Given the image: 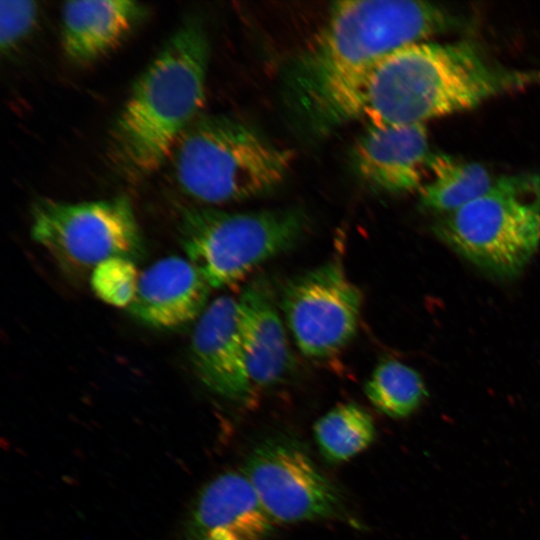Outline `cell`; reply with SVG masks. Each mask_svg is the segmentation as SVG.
<instances>
[{"instance_id": "1", "label": "cell", "mask_w": 540, "mask_h": 540, "mask_svg": "<svg viewBox=\"0 0 540 540\" xmlns=\"http://www.w3.org/2000/svg\"><path fill=\"white\" fill-rule=\"evenodd\" d=\"M462 24L456 13L432 2H336L320 31L288 65V105L308 131L328 134L359 118L365 85L387 56Z\"/></svg>"}, {"instance_id": "2", "label": "cell", "mask_w": 540, "mask_h": 540, "mask_svg": "<svg viewBox=\"0 0 540 540\" xmlns=\"http://www.w3.org/2000/svg\"><path fill=\"white\" fill-rule=\"evenodd\" d=\"M538 80L540 72L507 68L472 42L422 41L376 67L363 90L359 118L374 125L425 124Z\"/></svg>"}, {"instance_id": "3", "label": "cell", "mask_w": 540, "mask_h": 540, "mask_svg": "<svg viewBox=\"0 0 540 540\" xmlns=\"http://www.w3.org/2000/svg\"><path fill=\"white\" fill-rule=\"evenodd\" d=\"M209 49L203 24L188 18L138 77L109 140L110 160L122 176L136 181L156 171L200 116Z\"/></svg>"}, {"instance_id": "4", "label": "cell", "mask_w": 540, "mask_h": 540, "mask_svg": "<svg viewBox=\"0 0 540 540\" xmlns=\"http://www.w3.org/2000/svg\"><path fill=\"white\" fill-rule=\"evenodd\" d=\"M174 175L184 194L206 204L248 200L276 188L291 155L254 128L226 116L200 115L173 152Z\"/></svg>"}, {"instance_id": "5", "label": "cell", "mask_w": 540, "mask_h": 540, "mask_svg": "<svg viewBox=\"0 0 540 540\" xmlns=\"http://www.w3.org/2000/svg\"><path fill=\"white\" fill-rule=\"evenodd\" d=\"M436 236L496 279L518 276L540 245V176L496 178L483 195L442 215Z\"/></svg>"}, {"instance_id": "6", "label": "cell", "mask_w": 540, "mask_h": 540, "mask_svg": "<svg viewBox=\"0 0 540 540\" xmlns=\"http://www.w3.org/2000/svg\"><path fill=\"white\" fill-rule=\"evenodd\" d=\"M298 209L228 212L184 208L178 236L186 258L211 288L245 279L262 263L294 248L308 232Z\"/></svg>"}, {"instance_id": "7", "label": "cell", "mask_w": 540, "mask_h": 540, "mask_svg": "<svg viewBox=\"0 0 540 540\" xmlns=\"http://www.w3.org/2000/svg\"><path fill=\"white\" fill-rule=\"evenodd\" d=\"M31 237L65 269L92 271L111 258L144 254L133 207L125 197L78 203L39 199L31 211Z\"/></svg>"}, {"instance_id": "8", "label": "cell", "mask_w": 540, "mask_h": 540, "mask_svg": "<svg viewBox=\"0 0 540 540\" xmlns=\"http://www.w3.org/2000/svg\"><path fill=\"white\" fill-rule=\"evenodd\" d=\"M363 296L336 258L285 282L279 304L296 346L306 357L339 353L358 329Z\"/></svg>"}, {"instance_id": "9", "label": "cell", "mask_w": 540, "mask_h": 540, "mask_svg": "<svg viewBox=\"0 0 540 540\" xmlns=\"http://www.w3.org/2000/svg\"><path fill=\"white\" fill-rule=\"evenodd\" d=\"M243 473L274 523L326 519L343 512L337 489L294 441L272 438L259 443Z\"/></svg>"}, {"instance_id": "10", "label": "cell", "mask_w": 540, "mask_h": 540, "mask_svg": "<svg viewBox=\"0 0 540 540\" xmlns=\"http://www.w3.org/2000/svg\"><path fill=\"white\" fill-rule=\"evenodd\" d=\"M191 358L201 382L216 395L239 405L256 398L240 331L238 299L222 295L197 319Z\"/></svg>"}, {"instance_id": "11", "label": "cell", "mask_w": 540, "mask_h": 540, "mask_svg": "<svg viewBox=\"0 0 540 540\" xmlns=\"http://www.w3.org/2000/svg\"><path fill=\"white\" fill-rule=\"evenodd\" d=\"M432 155L425 124H369L353 146L352 162L370 187L402 194L422 188Z\"/></svg>"}, {"instance_id": "12", "label": "cell", "mask_w": 540, "mask_h": 540, "mask_svg": "<svg viewBox=\"0 0 540 540\" xmlns=\"http://www.w3.org/2000/svg\"><path fill=\"white\" fill-rule=\"evenodd\" d=\"M274 521L243 472L211 480L192 505L183 540H268Z\"/></svg>"}, {"instance_id": "13", "label": "cell", "mask_w": 540, "mask_h": 540, "mask_svg": "<svg viewBox=\"0 0 540 540\" xmlns=\"http://www.w3.org/2000/svg\"><path fill=\"white\" fill-rule=\"evenodd\" d=\"M240 331L253 386L271 388L295 368L287 326L275 291L264 276L251 280L238 298Z\"/></svg>"}, {"instance_id": "14", "label": "cell", "mask_w": 540, "mask_h": 540, "mask_svg": "<svg viewBox=\"0 0 540 540\" xmlns=\"http://www.w3.org/2000/svg\"><path fill=\"white\" fill-rule=\"evenodd\" d=\"M211 287L187 259L162 258L139 274L128 311L156 328H175L197 320L207 307Z\"/></svg>"}, {"instance_id": "15", "label": "cell", "mask_w": 540, "mask_h": 540, "mask_svg": "<svg viewBox=\"0 0 540 540\" xmlns=\"http://www.w3.org/2000/svg\"><path fill=\"white\" fill-rule=\"evenodd\" d=\"M146 15L129 0L66 2L61 11V42L67 58L77 64L94 62L124 41Z\"/></svg>"}, {"instance_id": "16", "label": "cell", "mask_w": 540, "mask_h": 540, "mask_svg": "<svg viewBox=\"0 0 540 540\" xmlns=\"http://www.w3.org/2000/svg\"><path fill=\"white\" fill-rule=\"evenodd\" d=\"M495 179L482 164L433 154L420 192L421 206L440 216L451 213L486 193Z\"/></svg>"}, {"instance_id": "17", "label": "cell", "mask_w": 540, "mask_h": 540, "mask_svg": "<svg viewBox=\"0 0 540 540\" xmlns=\"http://www.w3.org/2000/svg\"><path fill=\"white\" fill-rule=\"evenodd\" d=\"M370 414L356 403H342L314 425V436L323 457L331 463L347 461L368 448L375 439Z\"/></svg>"}, {"instance_id": "18", "label": "cell", "mask_w": 540, "mask_h": 540, "mask_svg": "<svg viewBox=\"0 0 540 540\" xmlns=\"http://www.w3.org/2000/svg\"><path fill=\"white\" fill-rule=\"evenodd\" d=\"M364 390L372 405L391 418L410 416L428 396L422 376L396 359L378 363Z\"/></svg>"}, {"instance_id": "19", "label": "cell", "mask_w": 540, "mask_h": 540, "mask_svg": "<svg viewBox=\"0 0 540 540\" xmlns=\"http://www.w3.org/2000/svg\"><path fill=\"white\" fill-rule=\"evenodd\" d=\"M90 275L92 289L100 299L113 306L128 308L139 278L134 261L111 258L100 263Z\"/></svg>"}, {"instance_id": "20", "label": "cell", "mask_w": 540, "mask_h": 540, "mask_svg": "<svg viewBox=\"0 0 540 540\" xmlns=\"http://www.w3.org/2000/svg\"><path fill=\"white\" fill-rule=\"evenodd\" d=\"M37 18L38 6L34 1L0 2V49L3 55L14 51L32 32Z\"/></svg>"}]
</instances>
